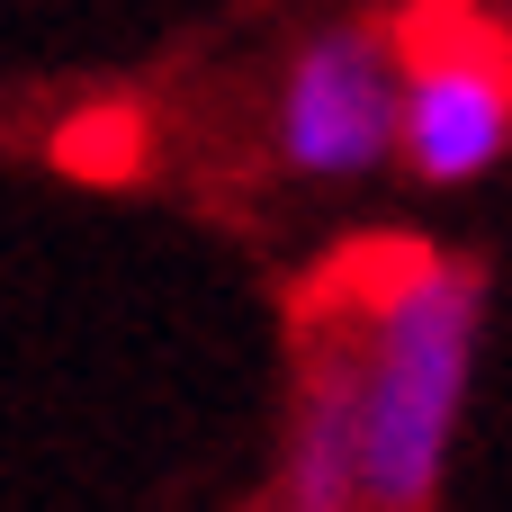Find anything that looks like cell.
<instances>
[{"label": "cell", "instance_id": "5", "mask_svg": "<svg viewBox=\"0 0 512 512\" xmlns=\"http://www.w3.org/2000/svg\"><path fill=\"white\" fill-rule=\"evenodd\" d=\"M54 171L63 180H81V189H135L144 171H153V126H144V108H126V99H90V108H72L63 126H54Z\"/></svg>", "mask_w": 512, "mask_h": 512}, {"label": "cell", "instance_id": "3", "mask_svg": "<svg viewBox=\"0 0 512 512\" xmlns=\"http://www.w3.org/2000/svg\"><path fill=\"white\" fill-rule=\"evenodd\" d=\"M279 162L297 180H369L387 153H405V54L396 27L342 18L315 27L288 72H279V108H270Z\"/></svg>", "mask_w": 512, "mask_h": 512}, {"label": "cell", "instance_id": "1", "mask_svg": "<svg viewBox=\"0 0 512 512\" xmlns=\"http://www.w3.org/2000/svg\"><path fill=\"white\" fill-rule=\"evenodd\" d=\"M369 360V512H432L486 342V270L432 252L387 297L351 306Z\"/></svg>", "mask_w": 512, "mask_h": 512}, {"label": "cell", "instance_id": "2", "mask_svg": "<svg viewBox=\"0 0 512 512\" xmlns=\"http://www.w3.org/2000/svg\"><path fill=\"white\" fill-rule=\"evenodd\" d=\"M405 54V171L423 189H468L512 153V36L477 0H414L396 18Z\"/></svg>", "mask_w": 512, "mask_h": 512}, {"label": "cell", "instance_id": "4", "mask_svg": "<svg viewBox=\"0 0 512 512\" xmlns=\"http://www.w3.org/2000/svg\"><path fill=\"white\" fill-rule=\"evenodd\" d=\"M279 512H369V360H360V315H351V333L315 324V351L297 360L288 450H279Z\"/></svg>", "mask_w": 512, "mask_h": 512}]
</instances>
